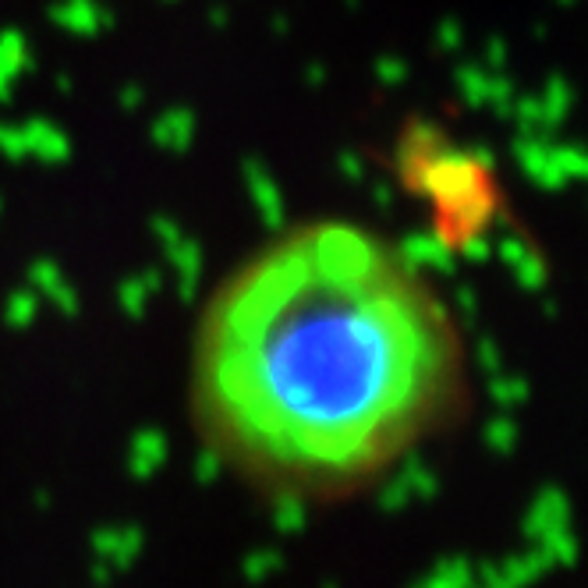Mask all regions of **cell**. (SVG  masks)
<instances>
[{"label": "cell", "instance_id": "6da1fadb", "mask_svg": "<svg viewBox=\"0 0 588 588\" xmlns=\"http://www.w3.org/2000/svg\"><path fill=\"white\" fill-rule=\"evenodd\" d=\"M465 401V344L380 231L302 220L252 248L202 302L188 415L252 493L341 503L436 436Z\"/></svg>", "mask_w": 588, "mask_h": 588}]
</instances>
